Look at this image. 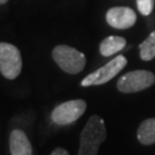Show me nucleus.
<instances>
[{"label": "nucleus", "instance_id": "nucleus-12", "mask_svg": "<svg viewBox=\"0 0 155 155\" xmlns=\"http://www.w3.org/2000/svg\"><path fill=\"white\" fill-rule=\"evenodd\" d=\"M137 7L141 15L148 16L154 7V0H137Z\"/></svg>", "mask_w": 155, "mask_h": 155}, {"label": "nucleus", "instance_id": "nucleus-4", "mask_svg": "<svg viewBox=\"0 0 155 155\" xmlns=\"http://www.w3.org/2000/svg\"><path fill=\"white\" fill-rule=\"evenodd\" d=\"M155 83V76L148 70H133L127 72L117 81V90L122 93H136L150 87Z\"/></svg>", "mask_w": 155, "mask_h": 155}, {"label": "nucleus", "instance_id": "nucleus-2", "mask_svg": "<svg viewBox=\"0 0 155 155\" xmlns=\"http://www.w3.org/2000/svg\"><path fill=\"white\" fill-rule=\"evenodd\" d=\"M52 58L64 72L78 74L83 71L86 64V58L82 52L68 45H58L52 52Z\"/></svg>", "mask_w": 155, "mask_h": 155}, {"label": "nucleus", "instance_id": "nucleus-3", "mask_svg": "<svg viewBox=\"0 0 155 155\" xmlns=\"http://www.w3.org/2000/svg\"><path fill=\"white\" fill-rule=\"evenodd\" d=\"M22 70L21 52L15 45L0 43V72L7 79H15Z\"/></svg>", "mask_w": 155, "mask_h": 155}, {"label": "nucleus", "instance_id": "nucleus-7", "mask_svg": "<svg viewBox=\"0 0 155 155\" xmlns=\"http://www.w3.org/2000/svg\"><path fill=\"white\" fill-rule=\"evenodd\" d=\"M107 23L115 29L124 30L133 27L137 21V15L132 8L129 7H113L106 14Z\"/></svg>", "mask_w": 155, "mask_h": 155}, {"label": "nucleus", "instance_id": "nucleus-9", "mask_svg": "<svg viewBox=\"0 0 155 155\" xmlns=\"http://www.w3.org/2000/svg\"><path fill=\"white\" fill-rule=\"evenodd\" d=\"M127 46V40L120 36H109L100 44L99 51L102 56H111Z\"/></svg>", "mask_w": 155, "mask_h": 155}, {"label": "nucleus", "instance_id": "nucleus-10", "mask_svg": "<svg viewBox=\"0 0 155 155\" xmlns=\"http://www.w3.org/2000/svg\"><path fill=\"white\" fill-rule=\"evenodd\" d=\"M137 138L140 144L145 146L155 144V117L147 118L139 125Z\"/></svg>", "mask_w": 155, "mask_h": 155}, {"label": "nucleus", "instance_id": "nucleus-11", "mask_svg": "<svg viewBox=\"0 0 155 155\" xmlns=\"http://www.w3.org/2000/svg\"><path fill=\"white\" fill-rule=\"evenodd\" d=\"M140 59L144 61H150L155 58V30L139 45Z\"/></svg>", "mask_w": 155, "mask_h": 155}, {"label": "nucleus", "instance_id": "nucleus-8", "mask_svg": "<svg viewBox=\"0 0 155 155\" xmlns=\"http://www.w3.org/2000/svg\"><path fill=\"white\" fill-rule=\"evenodd\" d=\"M9 150L12 155H32V146L22 130L15 129L9 136Z\"/></svg>", "mask_w": 155, "mask_h": 155}, {"label": "nucleus", "instance_id": "nucleus-14", "mask_svg": "<svg viewBox=\"0 0 155 155\" xmlns=\"http://www.w3.org/2000/svg\"><path fill=\"white\" fill-rule=\"evenodd\" d=\"M8 0H0V5H4V4H6Z\"/></svg>", "mask_w": 155, "mask_h": 155}, {"label": "nucleus", "instance_id": "nucleus-13", "mask_svg": "<svg viewBox=\"0 0 155 155\" xmlns=\"http://www.w3.org/2000/svg\"><path fill=\"white\" fill-rule=\"evenodd\" d=\"M51 155H69V153H68L64 148L58 147V148H55V150L51 153Z\"/></svg>", "mask_w": 155, "mask_h": 155}, {"label": "nucleus", "instance_id": "nucleus-1", "mask_svg": "<svg viewBox=\"0 0 155 155\" xmlns=\"http://www.w3.org/2000/svg\"><path fill=\"white\" fill-rule=\"evenodd\" d=\"M106 137L105 121L98 115L91 116L81 133L78 155H97Z\"/></svg>", "mask_w": 155, "mask_h": 155}, {"label": "nucleus", "instance_id": "nucleus-5", "mask_svg": "<svg viewBox=\"0 0 155 155\" xmlns=\"http://www.w3.org/2000/svg\"><path fill=\"white\" fill-rule=\"evenodd\" d=\"M127 64V60L124 55H117L115 59L106 63L105 66L99 68L98 70L91 72L82 81L81 85L86 87V86H92V85H101L116 76L118 72L122 70L124 67Z\"/></svg>", "mask_w": 155, "mask_h": 155}, {"label": "nucleus", "instance_id": "nucleus-6", "mask_svg": "<svg viewBox=\"0 0 155 155\" xmlns=\"http://www.w3.org/2000/svg\"><path fill=\"white\" fill-rule=\"evenodd\" d=\"M86 107V102L82 99L69 100L56 106L51 114V118L58 125H68L76 122L85 113Z\"/></svg>", "mask_w": 155, "mask_h": 155}]
</instances>
